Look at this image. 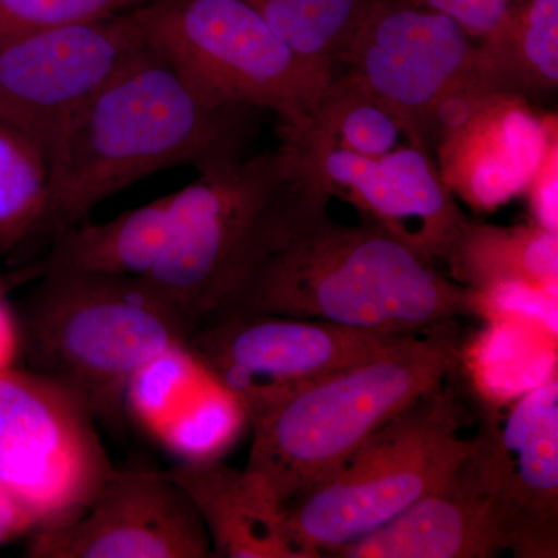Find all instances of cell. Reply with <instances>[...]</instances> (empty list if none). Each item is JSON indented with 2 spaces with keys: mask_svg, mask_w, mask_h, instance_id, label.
Segmentation results:
<instances>
[{
  "mask_svg": "<svg viewBox=\"0 0 558 558\" xmlns=\"http://www.w3.org/2000/svg\"><path fill=\"white\" fill-rule=\"evenodd\" d=\"M244 106H211L143 46L68 121L46 154V194L25 242H50L98 205L175 167L199 174L244 159Z\"/></svg>",
  "mask_w": 558,
  "mask_h": 558,
  "instance_id": "obj_1",
  "label": "cell"
},
{
  "mask_svg": "<svg viewBox=\"0 0 558 558\" xmlns=\"http://www.w3.org/2000/svg\"><path fill=\"white\" fill-rule=\"evenodd\" d=\"M490 304L380 227L343 226L326 209L264 260L222 318L277 315L422 336L484 317Z\"/></svg>",
  "mask_w": 558,
  "mask_h": 558,
  "instance_id": "obj_2",
  "label": "cell"
},
{
  "mask_svg": "<svg viewBox=\"0 0 558 558\" xmlns=\"http://www.w3.org/2000/svg\"><path fill=\"white\" fill-rule=\"evenodd\" d=\"M330 197L289 140L274 153L204 172L175 191L170 240L142 278L191 333L222 318L264 260L326 211Z\"/></svg>",
  "mask_w": 558,
  "mask_h": 558,
  "instance_id": "obj_3",
  "label": "cell"
},
{
  "mask_svg": "<svg viewBox=\"0 0 558 558\" xmlns=\"http://www.w3.org/2000/svg\"><path fill=\"white\" fill-rule=\"evenodd\" d=\"M459 363L457 339L442 328L256 403L244 413L252 427L245 472L284 508L392 417L450 379Z\"/></svg>",
  "mask_w": 558,
  "mask_h": 558,
  "instance_id": "obj_4",
  "label": "cell"
},
{
  "mask_svg": "<svg viewBox=\"0 0 558 558\" xmlns=\"http://www.w3.org/2000/svg\"><path fill=\"white\" fill-rule=\"evenodd\" d=\"M22 314L27 368L75 391L100 428L128 427L132 381L190 332L142 277L44 274Z\"/></svg>",
  "mask_w": 558,
  "mask_h": 558,
  "instance_id": "obj_5",
  "label": "cell"
},
{
  "mask_svg": "<svg viewBox=\"0 0 558 558\" xmlns=\"http://www.w3.org/2000/svg\"><path fill=\"white\" fill-rule=\"evenodd\" d=\"M449 380V379H447ZM444 380L377 429L354 453L284 506L299 558L332 556L440 486L472 450L469 413Z\"/></svg>",
  "mask_w": 558,
  "mask_h": 558,
  "instance_id": "obj_6",
  "label": "cell"
},
{
  "mask_svg": "<svg viewBox=\"0 0 558 558\" xmlns=\"http://www.w3.org/2000/svg\"><path fill=\"white\" fill-rule=\"evenodd\" d=\"M143 38L211 106L269 109L286 132L310 128L337 73L301 58L247 0H150Z\"/></svg>",
  "mask_w": 558,
  "mask_h": 558,
  "instance_id": "obj_7",
  "label": "cell"
},
{
  "mask_svg": "<svg viewBox=\"0 0 558 558\" xmlns=\"http://www.w3.org/2000/svg\"><path fill=\"white\" fill-rule=\"evenodd\" d=\"M100 429L61 381L22 366L0 374V488L33 532L75 520L108 480Z\"/></svg>",
  "mask_w": 558,
  "mask_h": 558,
  "instance_id": "obj_8",
  "label": "cell"
},
{
  "mask_svg": "<svg viewBox=\"0 0 558 558\" xmlns=\"http://www.w3.org/2000/svg\"><path fill=\"white\" fill-rule=\"evenodd\" d=\"M453 17L395 0H373L337 57L398 123L411 145L435 156L440 123L472 98L476 46Z\"/></svg>",
  "mask_w": 558,
  "mask_h": 558,
  "instance_id": "obj_9",
  "label": "cell"
},
{
  "mask_svg": "<svg viewBox=\"0 0 558 558\" xmlns=\"http://www.w3.org/2000/svg\"><path fill=\"white\" fill-rule=\"evenodd\" d=\"M416 337L323 319L231 315L194 329L185 344L244 414L263 400L380 357Z\"/></svg>",
  "mask_w": 558,
  "mask_h": 558,
  "instance_id": "obj_10",
  "label": "cell"
},
{
  "mask_svg": "<svg viewBox=\"0 0 558 558\" xmlns=\"http://www.w3.org/2000/svg\"><path fill=\"white\" fill-rule=\"evenodd\" d=\"M145 46L135 11L35 33L0 47V126L46 160L62 128Z\"/></svg>",
  "mask_w": 558,
  "mask_h": 558,
  "instance_id": "obj_11",
  "label": "cell"
},
{
  "mask_svg": "<svg viewBox=\"0 0 558 558\" xmlns=\"http://www.w3.org/2000/svg\"><path fill=\"white\" fill-rule=\"evenodd\" d=\"M25 553L31 558L213 557L189 495L170 473L145 465H113L75 520L33 532Z\"/></svg>",
  "mask_w": 558,
  "mask_h": 558,
  "instance_id": "obj_12",
  "label": "cell"
},
{
  "mask_svg": "<svg viewBox=\"0 0 558 558\" xmlns=\"http://www.w3.org/2000/svg\"><path fill=\"white\" fill-rule=\"evenodd\" d=\"M469 458L494 498L510 553L557 557L558 381L524 392L505 414H487Z\"/></svg>",
  "mask_w": 558,
  "mask_h": 558,
  "instance_id": "obj_13",
  "label": "cell"
},
{
  "mask_svg": "<svg viewBox=\"0 0 558 558\" xmlns=\"http://www.w3.org/2000/svg\"><path fill=\"white\" fill-rule=\"evenodd\" d=\"M292 143L304 150L330 196L351 202L365 222L429 263L449 258L470 219L440 178L435 157L411 143L379 157Z\"/></svg>",
  "mask_w": 558,
  "mask_h": 558,
  "instance_id": "obj_14",
  "label": "cell"
},
{
  "mask_svg": "<svg viewBox=\"0 0 558 558\" xmlns=\"http://www.w3.org/2000/svg\"><path fill=\"white\" fill-rule=\"evenodd\" d=\"M557 138V120L542 119L515 95L453 102L444 116L435 154L440 178L475 211H494L526 193Z\"/></svg>",
  "mask_w": 558,
  "mask_h": 558,
  "instance_id": "obj_15",
  "label": "cell"
},
{
  "mask_svg": "<svg viewBox=\"0 0 558 558\" xmlns=\"http://www.w3.org/2000/svg\"><path fill=\"white\" fill-rule=\"evenodd\" d=\"M469 454L449 478L405 512L330 557L490 558L510 553L494 498Z\"/></svg>",
  "mask_w": 558,
  "mask_h": 558,
  "instance_id": "obj_16",
  "label": "cell"
},
{
  "mask_svg": "<svg viewBox=\"0 0 558 558\" xmlns=\"http://www.w3.org/2000/svg\"><path fill=\"white\" fill-rule=\"evenodd\" d=\"M199 513L215 558H299L284 508L244 469L218 458L180 461L168 470Z\"/></svg>",
  "mask_w": 558,
  "mask_h": 558,
  "instance_id": "obj_17",
  "label": "cell"
},
{
  "mask_svg": "<svg viewBox=\"0 0 558 558\" xmlns=\"http://www.w3.org/2000/svg\"><path fill=\"white\" fill-rule=\"evenodd\" d=\"M174 211L175 191L106 222L72 227L50 242L40 275L145 277L167 247Z\"/></svg>",
  "mask_w": 558,
  "mask_h": 558,
  "instance_id": "obj_18",
  "label": "cell"
},
{
  "mask_svg": "<svg viewBox=\"0 0 558 558\" xmlns=\"http://www.w3.org/2000/svg\"><path fill=\"white\" fill-rule=\"evenodd\" d=\"M476 46L472 97L505 94L529 102L553 97L558 87V0H529L508 10Z\"/></svg>",
  "mask_w": 558,
  "mask_h": 558,
  "instance_id": "obj_19",
  "label": "cell"
},
{
  "mask_svg": "<svg viewBox=\"0 0 558 558\" xmlns=\"http://www.w3.org/2000/svg\"><path fill=\"white\" fill-rule=\"evenodd\" d=\"M557 259V231L535 222L499 227L469 220L446 263L459 284L494 295L510 288H556Z\"/></svg>",
  "mask_w": 558,
  "mask_h": 558,
  "instance_id": "obj_20",
  "label": "cell"
},
{
  "mask_svg": "<svg viewBox=\"0 0 558 558\" xmlns=\"http://www.w3.org/2000/svg\"><path fill=\"white\" fill-rule=\"evenodd\" d=\"M399 134L398 123L387 110L348 73L337 72L310 128L286 132V138L379 157L396 148Z\"/></svg>",
  "mask_w": 558,
  "mask_h": 558,
  "instance_id": "obj_21",
  "label": "cell"
},
{
  "mask_svg": "<svg viewBox=\"0 0 558 558\" xmlns=\"http://www.w3.org/2000/svg\"><path fill=\"white\" fill-rule=\"evenodd\" d=\"M271 31L326 72L337 73V57L373 0H247Z\"/></svg>",
  "mask_w": 558,
  "mask_h": 558,
  "instance_id": "obj_22",
  "label": "cell"
},
{
  "mask_svg": "<svg viewBox=\"0 0 558 558\" xmlns=\"http://www.w3.org/2000/svg\"><path fill=\"white\" fill-rule=\"evenodd\" d=\"M46 178L39 149L16 131L0 126V252L32 233L43 211Z\"/></svg>",
  "mask_w": 558,
  "mask_h": 558,
  "instance_id": "obj_23",
  "label": "cell"
},
{
  "mask_svg": "<svg viewBox=\"0 0 558 558\" xmlns=\"http://www.w3.org/2000/svg\"><path fill=\"white\" fill-rule=\"evenodd\" d=\"M150 0H0V47L35 33L116 16Z\"/></svg>",
  "mask_w": 558,
  "mask_h": 558,
  "instance_id": "obj_24",
  "label": "cell"
},
{
  "mask_svg": "<svg viewBox=\"0 0 558 558\" xmlns=\"http://www.w3.org/2000/svg\"><path fill=\"white\" fill-rule=\"evenodd\" d=\"M410 2L453 17L470 36H486L497 27L510 9V0H410Z\"/></svg>",
  "mask_w": 558,
  "mask_h": 558,
  "instance_id": "obj_25",
  "label": "cell"
},
{
  "mask_svg": "<svg viewBox=\"0 0 558 558\" xmlns=\"http://www.w3.org/2000/svg\"><path fill=\"white\" fill-rule=\"evenodd\" d=\"M557 182H558V140H553L538 171L529 183L526 193L531 197L534 222L557 231Z\"/></svg>",
  "mask_w": 558,
  "mask_h": 558,
  "instance_id": "obj_26",
  "label": "cell"
},
{
  "mask_svg": "<svg viewBox=\"0 0 558 558\" xmlns=\"http://www.w3.org/2000/svg\"><path fill=\"white\" fill-rule=\"evenodd\" d=\"M22 359L21 319L7 301L5 290L0 288V374L21 366Z\"/></svg>",
  "mask_w": 558,
  "mask_h": 558,
  "instance_id": "obj_27",
  "label": "cell"
},
{
  "mask_svg": "<svg viewBox=\"0 0 558 558\" xmlns=\"http://www.w3.org/2000/svg\"><path fill=\"white\" fill-rule=\"evenodd\" d=\"M32 521L0 488V548L11 539L32 534Z\"/></svg>",
  "mask_w": 558,
  "mask_h": 558,
  "instance_id": "obj_28",
  "label": "cell"
}]
</instances>
